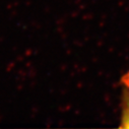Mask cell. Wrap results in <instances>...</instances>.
<instances>
[{
	"mask_svg": "<svg viewBox=\"0 0 129 129\" xmlns=\"http://www.w3.org/2000/svg\"><path fill=\"white\" fill-rule=\"evenodd\" d=\"M122 100L120 127L129 128V71L122 77Z\"/></svg>",
	"mask_w": 129,
	"mask_h": 129,
	"instance_id": "cell-1",
	"label": "cell"
}]
</instances>
